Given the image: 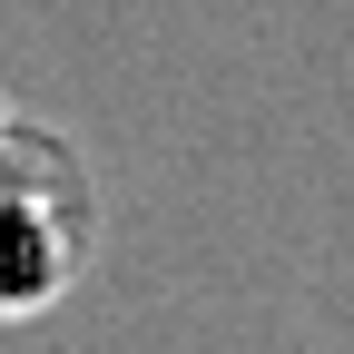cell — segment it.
<instances>
[{
  "label": "cell",
  "mask_w": 354,
  "mask_h": 354,
  "mask_svg": "<svg viewBox=\"0 0 354 354\" xmlns=\"http://www.w3.org/2000/svg\"><path fill=\"white\" fill-rule=\"evenodd\" d=\"M88 256V177L50 128L0 118V325H30L79 286Z\"/></svg>",
  "instance_id": "1"
}]
</instances>
